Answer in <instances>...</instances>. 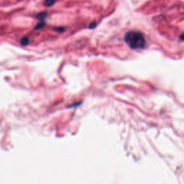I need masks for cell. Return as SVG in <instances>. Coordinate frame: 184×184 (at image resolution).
<instances>
[{
    "instance_id": "cell-4",
    "label": "cell",
    "mask_w": 184,
    "mask_h": 184,
    "mask_svg": "<svg viewBox=\"0 0 184 184\" xmlns=\"http://www.w3.org/2000/svg\"><path fill=\"white\" fill-rule=\"evenodd\" d=\"M20 43L22 45H23V46H26V45H28L29 43V38L28 37H23V38L21 39L20 41Z\"/></svg>"
},
{
    "instance_id": "cell-7",
    "label": "cell",
    "mask_w": 184,
    "mask_h": 184,
    "mask_svg": "<svg viewBox=\"0 0 184 184\" xmlns=\"http://www.w3.org/2000/svg\"><path fill=\"white\" fill-rule=\"evenodd\" d=\"M96 23H95V22H93V23H92L90 25H89V28L94 29V27H96Z\"/></svg>"
},
{
    "instance_id": "cell-1",
    "label": "cell",
    "mask_w": 184,
    "mask_h": 184,
    "mask_svg": "<svg viewBox=\"0 0 184 184\" xmlns=\"http://www.w3.org/2000/svg\"><path fill=\"white\" fill-rule=\"evenodd\" d=\"M125 41L132 49H143L146 45L145 37L139 31L131 30L127 32L125 36Z\"/></svg>"
},
{
    "instance_id": "cell-8",
    "label": "cell",
    "mask_w": 184,
    "mask_h": 184,
    "mask_svg": "<svg viewBox=\"0 0 184 184\" xmlns=\"http://www.w3.org/2000/svg\"><path fill=\"white\" fill-rule=\"evenodd\" d=\"M181 39L182 40V41H184V34L182 35L181 36Z\"/></svg>"
},
{
    "instance_id": "cell-5",
    "label": "cell",
    "mask_w": 184,
    "mask_h": 184,
    "mask_svg": "<svg viewBox=\"0 0 184 184\" xmlns=\"http://www.w3.org/2000/svg\"><path fill=\"white\" fill-rule=\"evenodd\" d=\"M45 23L44 21H41L39 23H38L37 25H36V26L35 27V30H40V29L43 28V27H45Z\"/></svg>"
},
{
    "instance_id": "cell-6",
    "label": "cell",
    "mask_w": 184,
    "mask_h": 184,
    "mask_svg": "<svg viewBox=\"0 0 184 184\" xmlns=\"http://www.w3.org/2000/svg\"><path fill=\"white\" fill-rule=\"evenodd\" d=\"M54 30L58 32H63L65 31V28L64 27H56L54 29Z\"/></svg>"
},
{
    "instance_id": "cell-2",
    "label": "cell",
    "mask_w": 184,
    "mask_h": 184,
    "mask_svg": "<svg viewBox=\"0 0 184 184\" xmlns=\"http://www.w3.org/2000/svg\"><path fill=\"white\" fill-rule=\"evenodd\" d=\"M48 12H45V11L41 12L36 14V19H38L40 21H44L45 18L48 17Z\"/></svg>"
},
{
    "instance_id": "cell-3",
    "label": "cell",
    "mask_w": 184,
    "mask_h": 184,
    "mask_svg": "<svg viewBox=\"0 0 184 184\" xmlns=\"http://www.w3.org/2000/svg\"><path fill=\"white\" fill-rule=\"evenodd\" d=\"M58 0H45L44 2H43V5H44L45 7H51L53 5H55V3Z\"/></svg>"
}]
</instances>
